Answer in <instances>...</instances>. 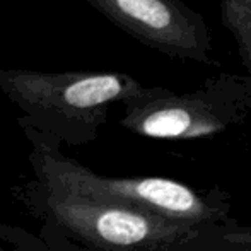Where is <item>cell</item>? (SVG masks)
Wrapping results in <instances>:
<instances>
[{
  "label": "cell",
  "mask_w": 251,
  "mask_h": 251,
  "mask_svg": "<svg viewBox=\"0 0 251 251\" xmlns=\"http://www.w3.org/2000/svg\"><path fill=\"white\" fill-rule=\"evenodd\" d=\"M27 212L74 251H219L226 226H190L53 192L31 179L17 190ZM236 222V221H234Z\"/></svg>",
  "instance_id": "6da1fadb"
},
{
  "label": "cell",
  "mask_w": 251,
  "mask_h": 251,
  "mask_svg": "<svg viewBox=\"0 0 251 251\" xmlns=\"http://www.w3.org/2000/svg\"><path fill=\"white\" fill-rule=\"evenodd\" d=\"M31 144L34 179L53 192L133 208L190 226L234 222L231 199L224 190L195 188L162 176H102L62 152V144L29 125H21Z\"/></svg>",
  "instance_id": "7a4b0ae2"
},
{
  "label": "cell",
  "mask_w": 251,
  "mask_h": 251,
  "mask_svg": "<svg viewBox=\"0 0 251 251\" xmlns=\"http://www.w3.org/2000/svg\"><path fill=\"white\" fill-rule=\"evenodd\" d=\"M147 86L122 72H38L0 69V91L29 125L67 146L98 139L109 106L139 98Z\"/></svg>",
  "instance_id": "3957f363"
},
{
  "label": "cell",
  "mask_w": 251,
  "mask_h": 251,
  "mask_svg": "<svg viewBox=\"0 0 251 251\" xmlns=\"http://www.w3.org/2000/svg\"><path fill=\"white\" fill-rule=\"evenodd\" d=\"M120 125L139 137L155 140H197L245 123L251 115V77L217 74L199 89L178 94L147 87L123 102Z\"/></svg>",
  "instance_id": "277c9868"
},
{
  "label": "cell",
  "mask_w": 251,
  "mask_h": 251,
  "mask_svg": "<svg viewBox=\"0 0 251 251\" xmlns=\"http://www.w3.org/2000/svg\"><path fill=\"white\" fill-rule=\"evenodd\" d=\"M101 16L162 55L214 63L212 34L203 16L181 0H87Z\"/></svg>",
  "instance_id": "5b68a950"
},
{
  "label": "cell",
  "mask_w": 251,
  "mask_h": 251,
  "mask_svg": "<svg viewBox=\"0 0 251 251\" xmlns=\"http://www.w3.org/2000/svg\"><path fill=\"white\" fill-rule=\"evenodd\" d=\"M221 19L234 38L246 75L251 77V0H221Z\"/></svg>",
  "instance_id": "8992f818"
},
{
  "label": "cell",
  "mask_w": 251,
  "mask_h": 251,
  "mask_svg": "<svg viewBox=\"0 0 251 251\" xmlns=\"http://www.w3.org/2000/svg\"><path fill=\"white\" fill-rule=\"evenodd\" d=\"M219 251H251V226H243L238 221L227 226Z\"/></svg>",
  "instance_id": "52a82bcc"
},
{
  "label": "cell",
  "mask_w": 251,
  "mask_h": 251,
  "mask_svg": "<svg viewBox=\"0 0 251 251\" xmlns=\"http://www.w3.org/2000/svg\"><path fill=\"white\" fill-rule=\"evenodd\" d=\"M56 236H58V234H56ZM60 238H62V236H60ZM62 241L65 243V250H63V251H74L72 248H70V245H69V243H67V241H65V239H63V238H62Z\"/></svg>",
  "instance_id": "ba28073f"
}]
</instances>
